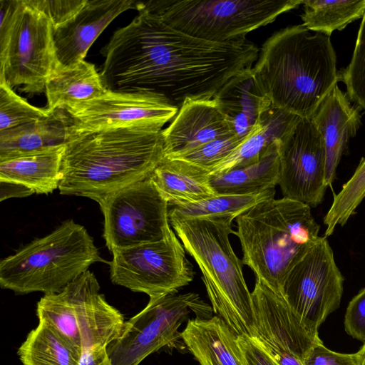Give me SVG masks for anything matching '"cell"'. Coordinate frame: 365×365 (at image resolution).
<instances>
[{
  "mask_svg": "<svg viewBox=\"0 0 365 365\" xmlns=\"http://www.w3.org/2000/svg\"><path fill=\"white\" fill-rule=\"evenodd\" d=\"M101 50L108 90L154 93L180 108L187 98H212L250 76L259 50L247 38L206 41L178 31L140 7Z\"/></svg>",
  "mask_w": 365,
  "mask_h": 365,
  "instance_id": "6da1fadb",
  "label": "cell"
},
{
  "mask_svg": "<svg viewBox=\"0 0 365 365\" xmlns=\"http://www.w3.org/2000/svg\"><path fill=\"white\" fill-rule=\"evenodd\" d=\"M162 131L129 127L69 138L60 193L88 197L100 205L116 191L149 178L164 158Z\"/></svg>",
  "mask_w": 365,
  "mask_h": 365,
  "instance_id": "7a4b0ae2",
  "label": "cell"
},
{
  "mask_svg": "<svg viewBox=\"0 0 365 365\" xmlns=\"http://www.w3.org/2000/svg\"><path fill=\"white\" fill-rule=\"evenodd\" d=\"M252 76L272 106L307 119L340 81L330 36L311 34L302 24L265 41Z\"/></svg>",
  "mask_w": 365,
  "mask_h": 365,
  "instance_id": "3957f363",
  "label": "cell"
},
{
  "mask_svg": "<svg viewBox=\"0 0 365 365\" xmlns=\"http://www.w3.org/2000/svg\"><path fill=\"white\" fill-rule=\"evenodd\" d=\"M235 219L242 264L282 294L288 272L319 238L320 227L311 207L287 197H272Z\"/></svg>",
  "mask_w": 365,
  "mask_h": 365,
  "instance_id": "277c9868",
  "label": "cell"
},
{
  "mask_svg": "<svg viewBox=\"0 0 365 365\" xmlns=\"http://www.w3.org/2000/svg\"><path fill=\"white\" fill-rule=\"evenodd\" d=\"M232 216L169 220L187 252L194 259L212 310L239 336L252 338L255 318L242 262L229 236L235 234Z\"/></svg>",
  "mask_w": 365,
  "mask_h": 365,
  "instance_id": "5b68a950",
  "label": "cell"
},
{
  "mask_svg": "<svg viewBox=\"0 0 365 365\" xmlns=\"http://www.w3.org/2000/svg\"><path fill=\"white\" fill-rule=\"evenodd\" d=\"M105 262L86 229L66 220L0 262V286L16 294L60 292L93 263Z\"/></svg>",
  "mask_w": 365,
  "mask_h": 365,
  "instance_id": "8992f818",
  "label": "cell"
},
{
  "mask_svg": "<svg viewBox=\"0 0 365 365\" xmlns=\"http://www.w3.org/2000/svg\"><path fill=\"white\" fill-rule=\"evenodd\" d=\"M304 0H150L142 7L173 29L206 41L230 43L273 22Z\"/></svg>",
  "mask_w": 365,
  "mask_h": 365,
  "instance_id": "52a82bcc",
  "label": "cell"
},
{
  "mask_svg": "<svg viewBox=\"0 0 365 365\" xmlns=\"http://www.w3.org/2000/svg\"><path fill=\"white\" fill-rule=\"evenodd\" d=\"M0 81L40 93L56 69L53 27L26 0H0Z\"/></svg>",
  "mask_w": 365,
  "mask_h": 365,
  "instance_id": "ba28073f",
  "label": "cell"
},
{
  "mask_svg": "<svg viewBox=\"0 0 365 365\" xmlns=\"http://www.w3.org/2000/svg\"><path fill=\"white\" fill-rule=\"evenodd\" d=\"M100 285L88 269L60 292L44 294L37 302L38 320H46L82 352L106 347L121 334L123 315L99 293Z\"/></svg>",
  "mask_w": 365,
  "mask_h": 365,
  "instance_id": "9c48e42d",
  "label": "cell"
},
{
  "mask_svg": "<svg viewBox=\"0 0 365 365\" xmlns=\"http://www.w3.org/2000/svg\"><path fill=\"white\" fill-rule=\"evenodd\" d=\"M190 312L211 317V307L193 292L150 299L146 307L125 322L120 335L106 346L113 365H139L147 356L173 344Z\"/></svg>",
  "mask_w": 365,
  "mask_h": 365,
  "instance_id": "30bf717a",
  "label": "cell"
},
{
  "mask_svg": "<svg viewBox=\"0 0 365 365\" xmlns=\"http://www.w3.org/2000/svg\"><path fill=\"white\" fill-rule=\"evenodd\" d=\"M109 262L110 279L150 299L176 294L195 276L183 245L171 230L164 239L115 250Z\"/></svg>",
  "mask_w": 365,
  "mask_h": 365,
  "instance_id": "8fae6325",
  "label": "cell"
},
{
  "mask_svg": "<svg viewBox=\"0 0 365 365\" xmlns=\"http://www.w3.org/2000/svg\"><path fill=\"white\" fill-rule=\"evenodd\" d=\"M100 207L108 250L160 241L172 230L168 204L148 178L108 196Z\"/></svg>",
  "mask_w": 365,
  "mask_h": 365,
  "instance_id": "7c38bea8",
  "label": "cell"
},
{
  "mask_svg": "<svg viewBox=\"0 0 365 365\" xmlns=\"http://www.w3.org/2000/svg\"><path fill=\"white\" fill-rule=\"evenodd\" d=\"M179 108L163 95L107 89L93 99L66 108L68 140L100 130L129 127L163 130Z\"/></svg>",
  "mask_w": 365,
  "mask_h": 365,
  "instance_id": "4fadbf2b",
  "label": "cell"
},
{
  "mask_svg": "<svg viewBox=\"0 0 365 365\" xmlns=\"http://www.w3.org/2000/svg\"><path fill=\"white\" fill-rule=\"evenodd\" d=\"M344 277L325 237H319L291 268L282 294L292 309L309 326L318 329L338 309Z\"/></svg>",
  "mask_w": 365,
  "mask_h": 365,
  "instance_id": "5bb4252c",
  "label": "cell"
},
{
  "mask_svg": "<svg viewBox=\"0 0 365 365\" xmlns=\"http://www.w3.org/2000/svg\"><path fill=\"white\" fill-rule=\"evenodd\" d=\"M322 137L311 119L300 118L282 138L278 185L284 197L317 207L327 185Z\"/></svg>",
  "mask_w": 365,
  "mask_h": 365,
  "instance_id": "9a60e30c",
  "label": "cell"
},
{
  "mask_svg": "<svg viewBox=\"0 0 365 365\" xmlns=\"http://www.w3.org/2000/svg\"><path fill=\"white\" fill-rule=\"evenodd\" d=\"M252 298L255 318L252 338L271 356L291 354L303 361L315 344L322 342L318 329L307 324L282 294L258 278Z\"/></svg>",
  "mask_w": 365,
  "mask_h": 365,
  "instance_id": "2e32d148",
  "label": "cell"
},
{
  "mask_svg": "<svg viewBox=\"0 0 365 365\" xmlns=\"http://www.w3.org/2000/svg\"><path fill=\"white\" fill-rule=\"evenodd\" d=\"M139 3L133 0H86L71 19L53 28L55 71L72 68L84 61L89 48L110 22L128 9L138 10Z\"/></svg>",
  "mask_w": 365,
  "mask_h": 365,
  "instance_id": "e0dca14e",
  "label": "cell"
},
{
  "mask_svg": "<svg viewBox=\"0 0 365 365\" xmlns=\"http://www.w3.org/2000/svg\"><path fill=\"white\" fill-rule=\"evenodd\" d=\"M164 158L185 154L217 138L234 135L217 97L187 98L162 131Z\"/></svg>",
  "mask_w": 365,
  "mask_h": 365,
  "instance_id": "ac0fdd59",
  "label": "cell"
},
{
  "mask_svg": "<svg viewBox=\"0 0 365 365\" xmlns=\"http://www.w3.org/2000/svg\"><path fill=\"white\" fill-rule=\"evenodd\" d=\"M310 119L323 139L325 179L329 187L336 178L338 165L349 139L356 135L361 125L359 108L351 104L346 93L336 84L322 101Z\"/></svg>",
  "mask_w": 365,
  "mask_h": 365,
  "instance_id": "d6986e66",
  "label": "cell"
},
{
  "mask_svg": "<svg viewBox=\"0 0 365 365\" xmlns=\"http://www.w3.org/2000/svg\"><path fill=\"white\" fill-rule=\"evenodd\" d=\"M180 337L200 365H245L238 334L217 315L189 319Z\"/></svg>",
  "mask_w": 365,
  "mask_h": 365,
  "instance_id": "ffe728a7",
  "label": "cell"
},
{
  "mask_svg": "<svg viewBox=\"0 0 365 365\" xmlns=\"http://www.w3.org/2000/svg\"><path fill=\"white\" fill-rule=\"evenodd\" d=\"M65 145L0 160V181L19 184L36 194L58 189Z\"/></svg>",
  "mask_w": 365,
  "mask_h": 365,
  "instance_id": "44dd1931",
  "label": "cell"
},
{
  "mask_svg": "<svg viewBox=\"0 0 365 365\" xmlns=\"http://www.w3.org/2000/svg\"><path fill=\"white\" fill-rule=\"evenodd\" d=\"M299 116L272 106L259 115L241 143L210 171L214 175L257 162L272 144L282 138L300 119Z\"/></svg>",
  "mask_w": 365,
  "mask_h": 365,
  "instance_id": "7402d4cb",
  "label": "cell"
},
{
  "mask_svg": "<svg viewBox=\"0 0 365 365\" xmlns=\"http://www.w3.org/2000/svg\"><path fill=\"white\" fill-rule=\"evenodd\" d=\"M209 172L178 159L164 158L149 178L169 206L184 205L217 195Z\"/></svg>",
  "mask_w": 365,
  "mask_h": 365,
  "instance_id": "603a6c76",
  "label": "cell"
},
{
  "mask_svg": "<svg viewBox=\"0 0 365 365\" xmlns=\"http://www.w3.org/2000/svg\"><path fill=\"white\" fill-rule=\"evenodd\" d=\"M68 116L57 110L46 118L0 131V160L65 145Z\"/></svg>",
  "mask_w": 365,
  "mask_h": 365,
  "instance_id": "cb8c5ba5",
  "label": "cell"
},
{
  "mask_svg": "<svg viewBox=\"0 0 365 365\" xmlns=\"http://www.w3.org/2000/svg\"><path fill=\"white\" fill-rule=\"evenodd\" d=\"M100 73L85 60L66 69L55 71L47 80L45 93L47 109L65 110L101 96L106 91Z\"/></svg>",
  "mask_w": 365,
  "mask_h": 365,
  "instance_id": "d4e9b609",
  "label": "cell"
},
{
  "mask_svg": "<svg viewBox=\"0 0 365 365\" xmlns=\"http://www.w3.org/2000/svg\"><path fill=\"white\" fill-rule=\"evenodd\" d=\"M280 140L274 142L252 164L210 175L217 195H248L274 189L279 178Z\"/></svg>",
  "mask_w": 365,
  "mask_h": 365,
  "instance_id": "484cf974",
  "label": "cell"
},
{
  "mask_svg": "<svg viewBox=\"0 0 365 365\" xmlns=\"http://www.w3.org/2000/svg\"><path fill=\"white\" fill-rule=\"evenodd\" d=\"M22 365H79L82 351L46 320H38L17 351Z\"/></svg>",
  "mask_w": 365,
  "mask_h": 365,
  "instance_id": "4316f807",
  "label": "cell"
},
{
  "mask_svg": "<svg viewBox=\"0 0 365 365\" xmlns=\"http://www.w3.org/2000/svg\"><path fill=\"white\" fill-rule=\"evenodd\" d=\"M232 133L245 138L260 114L271 105L256 85L252 73L216 96Z\"/></svg>",
  "mask_w": 365,
  "mask_h": 365,
  "instance_id": "83f0119b",
  "label": "cell"
},
{
  "mask_svg": "<svg viewBox=\"0 0 365 365\" xmlns=\"http://www.w3.org/2000/svg\"><path fill=\"white\" fill-rule=\"evenodd\" d=\"M302 5V25L310 31L329 36L365 14V0H304Z\"/></svg>",
  "mask_w": 365,
  "mask_h": 365,
  "instance_id": "f1b7e54d",
  "label": "cell"
},
{
  "mask_svg": "<svg viewBox=\"0 0 365 365\" xmlns=\"http://www.w3.org/2000/svg\"><path fill=\"white\" fill-rule=\"evenodd\" d=\"M275 188L248 195H217L195 203L173 206L169 220H185L212 216H232L235 218L258 202L274 197Z\"/></svg>",
  "mask_w": 365,
  "mask_h": 365,
  "instance_id": "f546056e",
  "label": "cell"
},
{
  "mask_svg": "<svg viewBox=\"0 0 365 365\" xmlns=\"http://www.w3.org/2000/svg\"><path fill=\"white\" fill-rule=\"evenodd\" d=\"M365 198V159L362 160L351 178L334 195L333 202L324 217L327 226L324 237L333 234L339 225H344Z\"/></svg>",
  "mask_w": 365,
  "mask_h": 365,
  "instance_id": "4dcf8cb0",
  "label": "cell"
},
{
  "mask_svg": "<svg viewBox=\"0 0 365 365\" xmlns=\"http://www.w3.org/2000/svg\"><path fill=\"white\" fill-rule=\"evenodd\" d=\"M52 113L32 106L7 83L0 81V131L48 118Z\"/></svg>",
  "mask_w": 365,
  "mask_h": 365,
  "instance_id": "1f68e13d",
  "label": "cell"
},
{
  "mask_svg": "<svg viewBox=\"0 0 365 365\" xmlns=\"http://www.w3.org/2000/svg\"><path fill=\"white\" fill-rule=\"evenodd\" d=\"M339 78L346 86L349 101L365 111V14L361 18L351 61L339 72Z\"/></svg>",
  "mask_w": 365,
  "mask_h": 365,
  "instance_id": "d6a6232c",
  "label": "cell"
},
{
  "mask_svg": "<svg viewBox=\"0 0 365 365\" xmlns=\"http://www.w3.org/2000/svg\"><path fill=\"white\" fill-rule=\"evenodd\" d=\"M243 139L239 138L235 135H230L212 140L172 158L185 161L209 172L215 165L232 153Z\"/></svg>",
  "mask_w": 365,
  "mask_h": 365,
  "instance_id": "836d02e7",
  "label": "cell"
},
{
  "mask_svg": "<svg viewBox=\"0 0 365 365\" xmlns=\"http://www.w3.org/2000/svg\"><path fill=\"white\" fill-rule=\"evenodd\" d=\"M27 3L45 14L53 27H58L71 19L86 0H26Z\"/></svg>",
  "mask_w": 365,
  "mask_h": 365,
  "instance_id": "e575fe53",
  "label": "cell"
},
{
  "mask_svg": "<svg viewBox=\"0 0 365 365\" xmlns=\"http://www.w3.org/2000/svg\"><path fill=\"white\" fill-rule=\"evenodd\" d=\"M344 328L349 335L365 343V287L349 303L344 317Z\"/></svg>",
  "mask_w": 365,
  "mask_h": 365,
  "instance_id": "d590c367",
  "label": "cell"
},
{
  "mask_svg": "<svg viewBox=\"0 0 365 365\" xmlns=\"http://www.w3.org/2000/svg\"><path fill=\"white\" fill-rule=\"evenodd\" d=\"M304 365H359V351L343 354L326 347L323 342L315 344L303 359Z\"/></svg>",
  "mask_w": 365,
  "mask_h": 365,
  "instance_id": "8d00e7d4",
  "label": "cell"
},
{
  "mask_svg": "<svg viewBox=\"0 0 365 365\" xmlns=\"http://www.w3.org/2000/svg\"><path fill=\"white\" fill-rule=\"evenodd\" d=\"M238 339L245 365H277L253 338L238 335Z\"/></svg>",
  "mask_w": 365,
  "mask_h": 365,
  "instance_id": "74e56055",
  "label": "cell"
},
{
  "mask_svg": "<svg viewBox=\"0 0 365 365\" xmlns=\"http://www.w3.org/2000/svg\"><path fill=\"white\" fill-rule=\"evenodd\" d=\"M79 365H113L106 347L94 348L83 351Z\"/></svg>",
  "mask_w": 365,
  "mask_h": 365,
  "instance_id": "f35d334b",
  "label": "cell"
},
{
  "mask_svg": "<svg viewBox=\"0 0 365 365\" xmlns=\"http://www.w3.org/2000/svg\"><path fill=\"white\" fill-rule=\"evenodd\" d=\"M0 184L1 201L9 197H22L34 194L31 190L19 184L1 181Z\"/></svg>",
  "mask_w": 365,
  "mask_h": 365,
  "instance_id": "ab89813d",
  "label": "cell"
},
{
  "mask_svg": "<svg viewBox=\"0 0 365 365\" xmlns=\"http://www.w3.org/2000/svg\"><path fill=\"white\" fill-rule=\"evenodd\" d=\"M359 365H365V343L359 351Z\"/></svg>",
  "mask_w": 365,
  "mask_h": 365,
  "instance_id": "60d3db41",
  "label": "cell"
}]
</instances>
